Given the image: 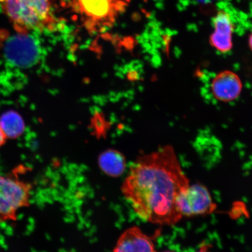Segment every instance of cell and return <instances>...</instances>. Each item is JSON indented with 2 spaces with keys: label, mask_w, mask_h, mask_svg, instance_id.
<instances>
[{
  "label": "cell",
  "mask_w": 252,
  "mask_h": 252,
  "mask_svg": "<svg viewBox=\"0 0 252 252\" xmlns=\"http://www.w3.org/2000/svg\"><path fill=\"white\" fill-rule=\"evenodd\" d=\"M189 185L175 150L165 146L135 160L122 186V192L140 219L169 226L182 218L177 200Z\"/></svg>",
  "instance_id": "6da1fadb"
},
{
  "label": "cell",
  "mask_w": 252,
  "mask_h": 252,
  "mask_svg": "<svg viewBox=\"0 0 252 252\" xmlns=\"http://www.w3.org/2000/svg\"><path fill=\"white\" fill-rule=\"evenodd\" d=\"M0 3L20 33L55 29L60 20L57 12L63 7L62 0H0Z\"/></svg>",
  "instance_id": "7a4b0ae2"
},
{
  "label": "cell",
  "mask_w": 252,
  "mask_h": 252,
  "mask_svg": "<svg viewBox=\"0 0 252 252\" xmlns=\"http://www.w3.org/2000/svg\"><path fill=\"white\" fill-rule=\"evenodd\" d=\"M131 0H62L88 30L102 31L112 26Z\"/></svg>",
  "instance_id": "3957f363"
},
{
  "label": "cell",
  "mask_w": 252,
  "mask_h": 252,
  "mask_svg": "<svg viewBox=\"0 0 252 252\" xmlns=\"http://www.w3.org/2000/svg\"><path fill=\"white\" fill-rule=\"evenodd\" d=\"M32 189L14 175H0V222L17 220L18 211L30 206Z\"/></svg>",
  "instance_id": "277c9868"
},
{
  "label": "cell",
  "mask_w": 252,
  "mask_h": 252,
  "mask_svg": "<svg viewBox=\"0 0 252 252\" xmlns=\"http://www.w3.org/2000/svg\"><path fill=\"white\" fill-rule=\"evenodd\" d=\"M177 206L182 217L208 215L217 208L209 190L199 184L189 185L182 192L178 198Z\"/></svg>",
  "instance_id": "5b68a950"
},
{
  "label": "cell",
  "mask_w": 252,
  "mask_h": 252,
  "mask_svg": "<svg viewBox=\"0 0 252 252\" xmlns=\"http://www.w3.org/2000/svg\"><path fill=\"white\" fill-rule=\"evenodd\" d=\"M6 58L15 65L30 67L36 64L40 58V49L35 40L27 33L10 37L5 43Z\"/></svg>",
  "instance_id": "8992f818"
},
{
  "label": "cell",
  "mask_w": 252,
  "mask_h": 252,
  "mask_svg": "<svg viewBox=\"0 0 252 252\" xmlns=\"http://www.w3.org/2000/svg\"><path fill=\"white\" fill-rule=\"evenodd\" d=\"M242 90L241 78L234 72L225 70L219 72L212 83L213 96L219 101H234L240 95Z\"/></svg>",
  "instance_id": "52a82bcc"
},
{
  "label": "cell",
  "mask_w": 252,
  "mask_h": 252,
  "mask_svg": "<svg viewBox=\"0 0 252 252\" xmlns=\"http://www.w3.org/2000/svg\"><path fill=\"white\" fill-rule=\"evenodd\" d=\"M213 25L214 31L210 37V45L220 53L231 51L234 28L229 14L223 10L219 11L213 19Z\"/></svg>",
  "instance_id": "ba28073f"
},
{
  "label": "cell",
  "mask_w": 252,
  "mask_h": 252,
  "mask_svg": "<svg viewBox=\"0 0 252 252\" xmlns=\"http://www.w3.org/2000/svg\"><path fill=\"white\" fill-rule=\"evenodd\" d=\"M153 239L137 226H133L123 233L113 252H156Z\"/></svg>",
  "instance_id": "9c48e42d"
},
{
  "label": "cell",
  "mask_w": 252,
  "mask_h": 252,
  "mask_svg": "<svg viewBox=\"0 0 252 252\" xmlns=\"http://www.w3.org/2000/svg\"><path fill=\"white\" fill-rule=\"evenodd\" d=\"M98 165L101 171L113 178H118L125 172L126 159L124 154L116 150L104 151L98 158Z\"/></svg>",
  "instance_id": "30bf717a"
},
{
  "label": "cell",
  "mask_w": 252,
  "mask_h": 252,
  "mask_svg": "<svg viewBox=\"0 0 252 252\" xmlns=\"http://www.w3.org/2000/svg\"><path fill=\"white\" fill-rule=\"evenodd\" d=\"M0 126L7 138L15 139L20 137L25 130L24 120L17 112L8 111L0 118Z\"/></svg>",
  "instance_id": "8fae6325"
},
{
  "label": "cell",
  "mask_w": 252,
  "mask_h": 252,
  "mask_svg": "<svg viewBox=\"0 0 252 252\" xmlns=\"http://www.w3.org/2000/svg\"><path fill=\"white\" fill-rule=\"evenodd\" d=\"M7 140V138L6 137L4 131H2L1 126H0V148H1L2 146H4Z\"/></svg>",
  "instance_id": "7c38bea8"
},
{
  "label": "cell",
  "mask_w": 252,
  "mask_h": 252,
  "mask_svg": "<svg viewBox=\"0 0 252 252\" xmlns=\"http://www.w3.org/2000/svg\"><path fill=\"white\" fill-rule=\"evenodd\" d=\"M249 46H250V49L252 51V32L251 34L250 38H249Z\"/></svg>",
  "instance_id": "4fadbf2b"
}]
</instances>
